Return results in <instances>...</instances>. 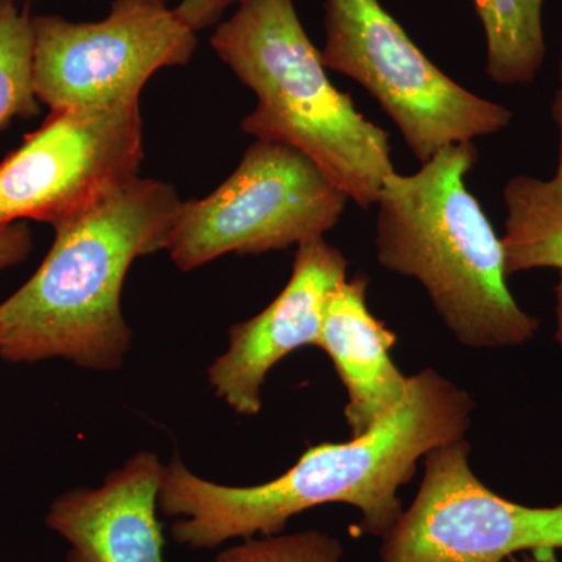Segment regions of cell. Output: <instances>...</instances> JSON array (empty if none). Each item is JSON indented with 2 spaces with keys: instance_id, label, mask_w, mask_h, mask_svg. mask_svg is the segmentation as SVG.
Instances as JSON below:
<instances>
[{
  "instance_id": "6da1fadb",
  "label": "cell",
  "mask_w": 562,
  "mask_h": 562,
  "mask_svg": "<svg viewBox=\"0 0 562 562\" xmlns=\"http://www.w3.org/2000/svg\"><path fill=\"white\" fill-rule=\"evenodd\" d=\"M473 412L469 392L425 369L412 375L405 402L382 424L347 442L310 447L271 482L246 487L210 482L176 454L162 472L158 509L179 517L173 541L198 550L280 535L292 517L328 503L357 508L360 531L382 539L403 513L398 491L412 482L417 462L464 439Z\"/></svg>"
},
{
  "instance_id": "7a4b0ae2",
  "label": "cell",
  "mask_w": 562,
  "mask_h": 562,
  "mask_svg": "<svg viewBox=\"0 0 562 562\" xmlns=\"http://www.w3.org/2000/svg\"><path fill=\"white\" fill-rule=\"evenodd\" d=\"M180 202L171 184L138 177L55 227L40 268L0 303V358L120 369L132 344L121 308L125 277L136 258L162 250Z\"/></svg>"
},
{
  "instance_id": "3957f363",
  "label": "cell",
  "mask_w": 562,
  "mask_h": 562,
  "mask_svg": "<svg viewBox=\"0 0 562 562\" xmlns=\"http://www.w3.org/2000/svg\"><path fill=\"white\" fill-rule=\"evenodd\" d=\"M475 144L446 147L419 171L392 172L376 199V260L419 281L454 338L469 349H509L535 339L539 321L506 283L505 250L465 179Z\"/></svg>"
},
{
  "instance_id": "277c9868",
  "label": "cell",
  "mask_w": 562,
  "mask_h": 562,
  "mask_svg": "<svg viewBox=\"0 0 562 562\" xmlns=\"http://www.w3.org/2000/svg\"><path fill=\"white\" fill-rule=\"evenodd\" d=\"M211 46L257 95L243 131L302 151L361 209L395 172L390 135L331 83L294 0H244Z\"/></svg>"
},
{
  "instance_id": "5b68a950",
  "label": "cell",
  "mask_w": 562,
  "mask_h": 562,
  "mask_svg": "<svg viewBox=\"0 0 562 562\" xmlns=\"http://www.w3.org/2000/svg\"><path fill=\"white\" fill-rule=\"evenodd\" d=\"M324 31L325 68L368 90L422 165L512 125V110L450 79L380 0H325Z\"/></svg>"
},
{
  "instance_id": "8992f818",
  "label": "cell",
  "mask_w": 562,
  "mask_h": 562,
  "mask_svg": "<svg viewBox=\"0 0 562 562\" xmlns=\"http://www.w3.org/2000/svg\"><path fill=\"white\" fill-rule=\"evenodd\" d=\"M349 201L312 158L257 139L216 190L180 202L162 250L190 272L222 255L290 249L336 227Z\"/></svg>"
},
{
  "instance_id": "52a82bcc",
  "label": "cell",
  "mask_w": 562,
  "mask_h": 562,
  "mask_svg": "<svg viewBox=\"0 0 562 562\" xmlns=\"http://www.w3.org/2000/svg\"><path fill=\"white\" fill-rule=\"evenodd\" d=\"M32 27L33 87L50 111L139 102L155 72L198 49V33L161 0H114L95 22L36 14Z\"/></svg>"
},
{
  "instance_id": "ba28073f",
  "label": "cell",
  "mask_w": 562,
  "mask_h": 562,
  "mask_svg": "<svg viewBox=\"0 0 562 562\" xmlns=\"http://www.w3.org/2000/svg\"><path fill=\"white\" fill-rule=\"evenodd\" d=\"M139 102L50 111L0 162V227L22 220L65 224L138 179Z\"/></svg>"
},
{
  "instance_id": "9c48e42d",
  "label": "cell",
  "mask_w": 562,
  "mask_h": 562,
  "mask_svg": "<svg viewBox=\"0 0 562 562\" xmlns=\"http://www.w3.org/2000/svg\"><path fill=\"white\" fill-rule=\"evenodd\" d=\"M471 443L424 458L416 498L382 538L380 562H503L562 550V505L527 506L495 494L471 469Z\"/></svg>"
},
{
  "instance_id": "30bf717a",
  "label": "cell",
  "mask_w": 562,
  "mask_h": 562,
  "mask_svg": "<svg viewBox=\"0 0 562 562\" xmlns=\"http://www.w3.org/2000/svg\"><path fill=\"white\" fill-rule=\"evenodd\" d=\"M349 261L322 238L297 246L291 279L268 308L228 331V349L210 366L216 397L239 414L257 416L268 373L292 351L319 346L328 297L347 279Z\"/></svg>"
},
{
  "instance_id": "8fae6325",
  "label": "cell",
  "mask_w": 562,
  "mask_h": 562,
  "mask_svg": "<svg viewBox=\"0 0 562 562\" xmlns=\"http://www.w3.org/2000/svg\"><path fill=\"white\" fill-rule=\"evenodd\" d=\"M165 464L143 450L101 487H76L50 503L46 525L68 542L66 562H165L158 497Z\"/></svg>"
},
{
  "instance_id": "7c38bea8",
  "label": "cell",
  "mask_w": 562,
  "mask_h": 562,
  "mask_svg": "<svg viewBox=\"0 0 562 562\" xmlns=\"http://www.w3.org/2000/svg\"><path fill=\"white\" fill-rule=\"evenodd\" d=\"M369 277H347L325 306L319 349L330 357L347 392L350 438L366 435L405 402L412 376L391 358L397 335L368 306Z\"/></svg>"
},
{
  "instance_id": "4fadbf2b",
  "label": "cell",
  "mask_w": 562,
  "mask_h": 562,
  "mask_svg": "<svg viewBox=\"0 0 562 562\" xmlns=\"http://www.w3.org/2000/svg\"><path fill=\"white\" fill-rule=\"evenodd\" d=\"M506 276L558 269L562 272V180L517 176L503 190Z\"/></svg>"
},
{
  "instance_id": "5bb4252c",
  "label": "cell",
  "mask_w": 562,
  "mask_h": 562,
  "mask_svg": "<svg viewBox=\"0 0 562 562\" xmlns=\"http://www.w3.org/2000/svg\"><path fill=\"white\" fill-rule=\"evenodd\" d=\"M486 40V74L502 87L530 85L538 77L547 46L546 0H472Z\"/></svg>"
},
{
  "instance_id": "9a60e30c",
  "label": "cell",
  "mask_w": 562,
  "mask_h": 562,
  "mask_svg": "<svg viewBox=\"0 0 562 562\" xmlns=\"http://www.w3.org/2000/svg\"><path fill=\"white\" fill-rule=\"evenodd\" d=\"M32 18L29 2L0 0V131L41 110L33 87Z\"/></svg>"
},
{
  "instance_id": "2e32d148",
  "label": "cell",
  "mask_w": 562,
  "mask_h": 562,
  "mask_svg": "<svg viewBox=\"0 0 562 562\" xmlns=\"http://www.w3.org/2000/svg\"><path fill=\"white\" fill-rule=\"evenodd\" d=\"M344 546L319 530L244 539L217 554L214 562H342Z\"/></svg>"
},
{
  "instance_id": "e0dca14e",
  "label": "cell",
  "mask_w": 562,
  "mask_h": 562,
  "mask_svg": "<svg viewBox=\"0 0 562 562\" xmlns=\"http://www.w3.org/2000/svg\"><path fill=\"white\" fill-rule=\"evenodd\" d=\"M244 0H180L173 9L191 31L195 33L216 25L231 7H238Z\"/></svg>"
},
{
  "instance_id": "ac0fdd59",
  "label": "cell",
  "mask_w": 562,
  "mask_h": 562,
  "mask_svg": "<svg viewBox=\"0 0 562 562\" xmlns=\"http://www.w3.org/2000/svg\"><path fill=\"white\" fill-rule=\"evenodd\" d=\"M33 247L32 232L22 222L0 227V271L27 260Z\"/></svg>"
},
{
  "instance_id": "d6986e66",
  "label": "cell",
  "mask_w": 562,
  "mask_h": 562,
  "mask_svg": "<svg viewBox=\"0 0 562 562\" xmlns=\"http://www.w3.org/2000/svg\"><path fill=\"white\" fill-rule=\"evenodd\" d=\"M503 562H561L557 550L546 549L536 550V552L514 554Z\"/></svg>"
},
{
  "instance_id": "ffe728a7",
  "label": "cell",
  "mask_w": 562,
  "mask_h": 562,
  "mask_svg": "<svg viewBox=\"0 0 562 562\" xmlns=\"http://www.w3.org/2000/svg\"><path fill=\"white\" fill-rule=\"evenodd\" d=\"M552 117L554 124H557L558 131H560V162H558L557 177H560L562 180V85L553 98Z\"/></svg>"
},
{
  "instance_id": "44dd1931",
  "label": "cell",
  "mask_w": 562,
  "mask_h": 562,
  "mask_svg": "<svg viewBox=\"0 0 562 562\" xmlns=\"http://www.w3.org/2000/svg\"><path fill=\"white\" fill-rule=\"evenodd\" d=\"M554 316H557V330H554V339L562 347V272L557 286H554Z\"/></svg>"
},
{
  "instance_id": "7402d4cb",
  "label": "cell",
  "mask_w": 562,
  "mask_h": 562,
  "mask_svg": "<svg viewBox=\"0 0 562 562\" xmlns=\"http://www.w3.org/2000/svg\"><path fill=\"white\" fill-rule=\"evenodd\" d=\"M561 81H562V61H561Z\"/></svg>"
},
{
  "instance_id": "603a6c76",
  "label": "cell",
  "mask_w": 562,
  "mask_h": 562,
  "mask_svg": "<svg viewBox=\"0 0 562 562\" xmlns=\"http://www.w3.org/2000/svg\"><path fill=\"white\" fill-rule=\"evenodd\" d=\"M161 2H168V0H161Z\"/></svg>"
}]
</instances>
